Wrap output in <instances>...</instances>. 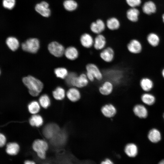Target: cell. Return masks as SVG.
Returning <instances> with one entry per match:
<instances>
[{"mask_svg": "<svg viewBox=\"0 0 164 164\" xmlns=\"http://www.w3.org/2000/svg\"><path fill=\"white\" fill-rule=\"evenodd\" d=\"M65 79L67 85L78 88L86 87L89 82L86 73H83L78 75L74 72L69 73Z\"/></svg>", "mask_w": 164, "mask_h": 164, "instance_id": "cell-1", "label": "cell"}, {"mask_svg": "<svg viewBox=\"0 0 164 164\" xmlns=\"http://www.w3.org/2000/svg\"><path fill=\"white\" fill-rule=\"evenodd\" d=\"M22 81L28 89L30 94L33 96H37L43 87V84L40 81L31 76L24 77Z\"/></svg>", "mask_w": 164, "mask_h": 164, "instance_id": "cell-2", "label": "cell"}, {"mask_svg": "<svg viewBox=\"0 0 164 164\" xmlns=\"http://www.w3.org/2000/svg\"><path fill=\"white\" fill-rule=\"evenodd\" d=\"M32 148L39 159L43 160L46 159V152L49 148L46 142L42 139H36L33 142Z\"/></svg>", "mask_w": 164, "mask_h": 164, "instance_id": "cell-3", "label": "cell"}, {"mask_svg": "<svg viewBox=\"0 0 164 164\" xmlns=\"http://www.w3.org/2000/svg\"><path fill=\"white\" fill-rule=\"evenodd\" d=\"M128 51L134 55H138L141 53L143 50L142 43L138 39L134 38L130 39L126 45Z\"/></svg>", "mask_w": 164, "mask_h": 164, "instance_id": "cell-4", "label": "cell"}, {"mask_svg": "<svg viewBox=\"0 0 164 164\" xmlns=\"http://www.w3.org/2000/svg\"><path fill=\"white\" fill-rule=\"evenodd\" d=\"M39 46V41L36 38L29 39L22 44V47L23 50L32 53H36Z\"/></svg>", "mask_w": 164, "mask_h": 164, "instance_id": "cell-5", "label": "cell"}, {"mask_svg": "<svg viewBox=\"0 0 164 164\" xmlns=\"http://www.w3.org/2000/svg\"><path fill=\"white\" fill-rule=\"evenodd\" d=\"M60 130L59 126L56 124L50 123L46 125L44 127L43 133L46 138L51 139Z\"/></svg>", "mask_w": 164, "mask_h": 164, "instance_id": "cell-6", "label": "cell"}, {"mask_svg": "<svg viewBox=\"0 0 164 164\" xmlns=\"http://www.w3.org/2000/svg\"><path fill=\"white\" fill-rule=\"evenodd\" d=\"M86 72H89L94 77L95 80L100 81L103 80L104 75L98 66L95 63H89L85 66Z\"/></svg>", "mask_w": 164, "mask_h": 164, "instance_id": "cell-7", "label": "cell"}, {"mask_svg": "<svg viewBox=\"0 0 164 164\" xmlns=\"http://www.w3.org/2000/svg\"><path fill=\"white\" fill-rule=\"evenodd\" d=\"M99 56L104 61L107 63L112 62L114 59L115 52L113 49L111 47H106L101 51Z\"/></svg>", "mask_w": 164, "mask_h": 164, "instance_id": "cell-8", "label": "cell"}, {"mask_svg": "<svg viewBox=\"0 0 164 164\" xmlns=\"http://www.w3.org/2000/svg\"><path fill=\"white\" fill-rule=\"evenodd\" d=\"M48 49L50 53L57 57H60L64 54L65 49L61 44L56 42H53L49 44Z\"/></svg>", "mask_w": 164, "mask_h": 164, "instance_id": "cell-9", "label": "cell"}, {"mask_svg": "<svg viewBox=\"0 0 164 164\" xmlns=\"http://www.w3.org/2000/svg\"><path fill=\"white\" fill-rule=\"evenodd\" d=\"M101 111L102 114L108 118L114 117L117 113V110L115 107L111 103L107 104L103 106Z\"/></svg>", "mask_w": 164, "mask_h": 164, "instance_id": "cell-10", "label": "cell"}, {"mask_svg": "<svg viewBox=\"0 0 164 164\" xmlns=\"http://www.w3.org/2000/svg\"><path fill=\"white\" fill-rule=\"evenodd\" d=\"M94 39L90 34L85 33L81 35L79 41L81 46L86 49H90L93 47Z\"/></svg>", "mask_w": 164, "mask_h": 164, "instance_id": "cell-11", "label": "cell"}, {"mask_svg": "<svg viewBox=\"0 0 164 164\" xmlns=\"http://www.w3.org/2000/svg\"><path fill=\"white\" fill-rule=\"evenodd\" d=\"M66 95L67 98L71 102H75L79 101L81 97V93L78 88L72 87L67 91Z\"/></svg>", "mask_w": 164, "mask_h": 164, "instance_id": "cell-12", "label": "cell"}, {"mask_svg": "<svg viewBox=\"0 0 164 164\" xmlns=\"http://www.w3.org/2000/svg\"><path fill=\"white\" fill-rule=\"evenodd\" d=\"M106 39L104 35L97 34L94 38L93 47L95 50L101 51L106 47Z\"/></svg>", "mask_w": 164, "mask_h": 164, "instance_id": "cell-13", "label": "cell"}, {"mask_svg": "<svg viewBox=\"0 0 164 164\" xmlns=\"http://www.w3.org/2000/svg\"><path fill=\"white\" fill-rule=\"evenodd\" d=\"M113 89V83L110 80H106L100 86L98 90L101 94L108 96L112 93Z\"/></svg>", "mask_w": 164, "mask_h": 164, "instance_id": "cell-14", "label": "cell"}, {"mask_svg": "<svg viewBox=\"0 0 164 164\" xmlns=\"http://www.w3.org/2000/svg\"><path fill=\"white\" fill-rule=\"evenodd\" d=\"M79 52L77 48L73 46H70L65 49L64 55L68 60L73 61L77 59L79 56Z\"/></svg>", "mask_w": 164, "mask_h": 164, "instance_id": "cell-15", "label": "cell"}, {"mask_svg": "<svg viewBox=\"0 0 164 164\" xmlns=\"http://www.w3.org/2000/svg\"><path fill=\"white\" fill-rule=\"evenodd\" d=\"M66 135L64 132L60 130L50 139L51 144L55 146H60L65 143Z\"/></svg>", "mask_w": 164, "mask_h": 164, "instance_id": "cell-16", "label": "cell"}, {"mask_svg": "<svg viewBox=\"0 0 164 164\" xmlns=\"http://www.w3.org/2000/svg\"><path fill=\"white\" fill-rule=\"evenodd\" d=\"M49 4L46 2L43 1L36 5V10L43 16L49 17L50 14V10L49 8Z\"/></svg>", "mask_w": 164, "mask_h": 164, "instance_id": "cell-17", "label": "cell"}, {"mask_svg": "<svg viewBox=\"0 0 164 164\" xmlns=\"http://www.w3.org/2000/svg\"><path fill=\"white\" fill-rule=\"evenodd\" d=\"M140 86L142 90L146 92L151 91L153 87L154 84L153 80L150 77H144L139 81Z\"/></svg>", "mask_w": 164, "mask_h": 164, "instance_id": "cell-18", "label": "cell"}, {"mask_svg": "<svg viewBox=\"0 0 164 164\" xmlns=\"http://www.w3.org/2000/svg\"><path fill=\"white\" fill-rule=\"evenodd\" d=\"M146 41L148 44L151 46L156 48L160 44L161 39L159 36L156 33L151 32L147 36Z\"/></svg>", "mask_w": 164, "mask_h": 164, "instance_id": "cell-19", "label": "cell"}, {"mask_svg": "<svg viewBox=\"0 0 164 164\" xmlns=\"http://www.w3.org/2000/svg\"><path fill=\"white\" fill-rule=\"evenodd\" d=\"M90 29L94 33L101 34L105 29V26L103 21L101 19H98L95 22H92L90 25Z\"/></svg>", "mask_w": 164, "mask_h": 164, "instance_id": "cell-20", "label": "cell"}, {"mask_svg": "<svg viewBox=\"0 0 164 164\" xmlns=\"http://www.w3.org/2000/svg\"><path fill=\"white\" fill-rule=\"evenodd\" d=\"M133 111L136 116L141 118H145L148 114L147 108L141 104L136 105L133 108Z\"/></svg>", "mask_w": 164, "mask_h": 164, "instance_id": "cell-21", "label": "cell"}, {"mask_svg": "<svg viewBox=\"0 0 164 164\" xmlns=\"http://www.w3.org/2000/svg\"><path fill=\"white\" fill-rule=\"evenodd\" d=\"M19 150V146L17 143L10 142L6 145L5 152L9 155L12 156L17 155Z\"/></svg>", "mask_w": 164, "mask_h": 164, "instance_id": "cell-22", "label": "cell"}, {"mask_svg": "<svg viewBox=\"0 0 164 164\" xmlns=\"http://www.w3.org/2000/svg\"><path fill=\"white\" fill-rule=\"evenodd\" d=\"M148 137L149 140L152 142L157 143L161 139V134L158 129L153 128L149 131Z\"/></svg>", "mask_w": 164, "mask_h": 164, "instance_id": "cell-23", "label": "cell"}, {"mask_svg": "<svg viewBox=\"0 0 164 164\" xmlns=\"http://www.w3.org/2000/svg\"><path fill=\"white\" fill-rule=\"evenodd\" d=\"M124 151L126 154L130 157L136 156L138 153L137 146L133 143L127 144L125 146Z\"/></svg>", "mask_w": 164, "mask_h": 164, "instance_id": "cell-24", "label": "cell"}, {"mask_svg": "<svg viewBox=\"0 0 164 164\" xmlns=\"http://www.w3.org/2000/svg\"><path fill=\"white\" fill-rule=\"evenodd\" d=\"M156 9L155 5L153 2L151 1L146 2L142 7L143 12L148 15L155 12Z\"/></svg>", "mask_w": 164, "mask_h": 164, "instance_id": "cell-25", "label": "cell"}, {"mask_svg": "<svg viewBox=\"0 0 164 164\" xmlns=\"http://www.w3.org/2000/svg\"><path fill=\"white\" fill-rule=\"evenodd\" d=\"M142 102L148 105L153 104L155 102V96L152 94L146 93L143 94L141 97Z\"/></svg>", "mask_w": 164, "mask_h": 164, "instance_id": "cell-26", "label": "cell"}, {"mask_svg": "<svg viewBox=\"0 0 164 164\" xmlns=\"http://www.w3.org/2000/svg\"><path fill=\"white\" fill-rule=\"evenodd\" d=\"M6 44L9 48L12 51H15L19 47V43L17 39L13 37H9L6 41Z\"/></svg>", "mask_w": 164, "mask_h": 164, "instance_id": "cell-27", "label": "cell"}, {"mask_svg": "<svg viewBox=\"0 0 164 164\" xmlns=\"http://www.w3.org/2000/svg\"><path fill=\"white\" fill-rule=\"evenodd\" d=\"M29 122L32 126L39 127L42 125L43 120L40 115L34 114L30 118Z\"/></svg>", "mask_w": 164, "mask_h": 164, "instance_id": "cell-28", "label": "cell"}, {"mask_svg": "<svg viewBox=\"0 0 164 164\" xmlns=\"http://www.w3.org/2000/svg\"><path fill=\"white\" fill-rule=\"evenodd\" d=\"M139 11L135 8H133L128 10L127 16L128 19L133 22H136L138 20Z\"/></svg>", "mask_w": 164, "mask_h": 164, "instance_id": "cell-29", "label": "cell"}, {"mask_svg": "<svg viewBox=\"0 0 164 164\" xmlns=\"http://www.w3.org/2000/svg\"><path fill=\"white\" fill-rule=\"evenodd\" d=\"M106 24L108 28L111 30L118 29L120 26L119 21L115 18H112L108 19L107 21Z\"/></svg>", "mask_w": 164, "mask_h": 164, "instance_id": "cell-30", "label": "cell"}, {"mask_svg": "<svg viewBox=\"0 0 164 164\" xmlns=\"http://www.w3.org/2000/svg\"><path fill=\"white\" fill-rule=\"evenodd\" d=\"M53 94L56 100H61L65 98L66 92L65 90L63 87H58L53 91Z\"/></svg>", "mask_w": 164, "mask_h": 164, "instance_id": "cell-31", "label": "cell"}, {"mask_svg": "<svg viewBox=\"0 0 164 164\" xmlns=\"http://www.w3.org/2000/svg\"><path fill=\"white\" fill-rule=\"evenodd\" d=\"M56 76L62 79H65L69 74L67 70L64 67H59L54 70Z\"/></svg>", "mask_w": 164, "mask_h": 164, "instance_id": "cell-32", "label": "cell"}, {"mask_svg": "<svg viewBox=\"0 0 164 164\" xmlns=\"http://www.w3.org/2000/svg\"><path fill=\"white\" fill-rule=\"evenodd\" d=\"M28 109L31 114H35L39 111L40 106L38 103L36 101H33L28 105Z\"/></svg>", "mask_w": 164, "mask_h": 164, "instance_id": "cell-33", "label": "cell"}, {"mask_svg": "<svg viewBox=\"0 0 164 164\" xmlns=\"http://www.w3.org/2000/svg\"><path fill=\"white\" fill-rule=\"evenodd\" d=\"M63 6L67 10L71 11L74 10L77 8V4L73 0H66L63 3Z\"/></svg>", "mask_w": 164, "mask_h": 164, "instance_id": "cell-34", "label": "cell"}, {"mask_svg": "<svg viewBox=\"0 0 164 164\" xmlns=\"http://www.w3.org/2000/svg\"><path fill=\"white\" fill-rule=\"evenodd\" d=\"M39 103L40 105L45 108H47L50 104V100L46 94L42 95L39 98Z\"/></svg>", "mask_w": 164, "mask_h": 164, "instance_id": "cell-35", "label": "cell"}, {"mask_svg": "<svg viewBox=\"0 0 164 164\" xmlns=\"http://www.w3.org/2000/svg\"><path fill=\"white\" fill-rule=\"evenodd\" d=\"M15 0H3V5L4 7L9 9H12L15 5Z\"/></svg>", "mask_w": 164, "mask_h": 164, "instance_id": "cell-36", "label": "cell"}, {"mask_svg": "<svg viewBox=\"0 0 164 164\" xmlns=\"http://www.w3.org/2000/svg\"><path fill=\"white\" fill-rule=\"evenodd\" d=\"M126 1L129 5L133 8L139 5L141 3V0H126Z\"/></svg>", "mask_w": 164, "mask_h": 164, "instance_id": "cell-37", "label": "cell"}, {"mask_svg": "<svg viewBox=\"0 0 164 164\" xmlns=\"http://www.w3.org/2000/svg\"><path fill=\"white\" fill-rule=\"evenodd\" d=\"M6 138L5 135L2 133L0 134V146L3 147L5 145Z\"/></svg>", "mask_w": 164, "mask_h": 164, "instance_id": "cell-38", "label": "cell"}, {"mask_svg": "<svg viewBox=\"0 0 164 164\" xmlns=\"http://www.w3.org/2000/svg\"><path fill=\"white\" fill-rule=\"evenodd\" d=\"M86 74L89 81L93 82L95 80L94 76L91 73L86 72Z\"/></svg>", "mask_w": 164, "mask_h": 164, "instance_id": "cell-39", "label": "cell"}, {"mask_svg": "<svg viewBox=\"0 0 164 164\" xmlns=\"http://www.w3.org/2000/svg\"><path fill=\"white\" fill-rule=\"evenodd\" d=\"M100 164H114V163L111 160L107 158L102 160Z\"/></svg>", "mask_w": 164, "mask_h": 164, "instance_id": "cell-40", "label": "cell"}, {"mask_svg": "<svg viewBox=\"0 0 164 164\" xmlns=\"http://www.w3.org/2000/svg\"><path fill=\"white\" fill-rule=\"evenodd\" d=\"M24 164H36V163L33 160L28 159L24 161Z\"/></svg>", "mask_w": 164, "mask_h": 164, "instance_id": "cell-41", "label": "cell"}, {"mask_svg": "<svg viewBox=\"0 0 164 164\" xmlns=\"http://www.w3.org/2000/svg\"><path fill=\"white\" fill-rule=\"evenodd\" d=\"M161 75L162 78L164 79V67L161 70Z\"/></svg>", "mask_w": 164, "mask_h": 164, "instance_id": "cell-42", "label": "cell"}, {"mask_svg": "<svg viewBox=\"0 0 164 164\" xmlns=\"http://www.w3.org/2000/svg\"><path fill=\"white\" fill-rule=\"evenodd\" d=\"M158 164H164V160L161 161Z\"/></svg>", "mask_w": 164, "mask_h": 164, "instance_id": "cell-43", "label": "cell"}, {"mask_svg": "<svg viewBox=\"0 0 164 164\" xmlns=\"http://www.w3.org/2000/svg\"><path fill=\"white\" fill-rule=\"evenodd\" d=\"M162 19H163V22H164V14H163L162 15Z\"/></svg>", "mask_w": 164, "mask_h": 164, "instance_id": "cell-44", "label": "cell"}, {"mask_svg": "<svg viewBox=\"0 0 164 164\" xmlns=\"http://www.w3.org/2000/svg\"><path fill=\"white\" fill-rule=\"evenodd\" d=\"M43 164H50L49 163H44Z\"/></svg>", "mask_w": 164, "mask_h": 164, "instance_id": "cell-45", "label": "cell"}, {"mask_svg": "<svg viewBox=\"0 0 164 164\" xmlns=\"http://www.w3.org/2000/svg\"><path fill=\"white\" fill-rule=\"evenodd\" d=\"M163 118L164 119V113L163 115Z\"/></svg>", "mask_w": 164, "mask_h": 164, "instance_id": "cell-46", "label": "cell"}]
</instances>
